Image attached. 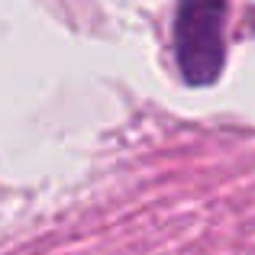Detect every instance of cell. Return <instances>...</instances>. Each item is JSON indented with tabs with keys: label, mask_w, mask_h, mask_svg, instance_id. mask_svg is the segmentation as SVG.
Returning a JSON list of instances; mask_svg holds the SVG:
<instances>
[{
	"label": "cell",
	"mask_w": 255,
	"mask_h": 255,
	"mask_svg": "<svg viewBox=\"0 0 255 255\" xmlns=\"http://www.w3.org/2000/svg\"><path fill=\"white\" fill-rule=\"evenodd\" d=\"M226 0H178L174 13V55L187 84H213L223 71Z\"/></svg>",
	"instance_id": "1"
}]
</instances>
